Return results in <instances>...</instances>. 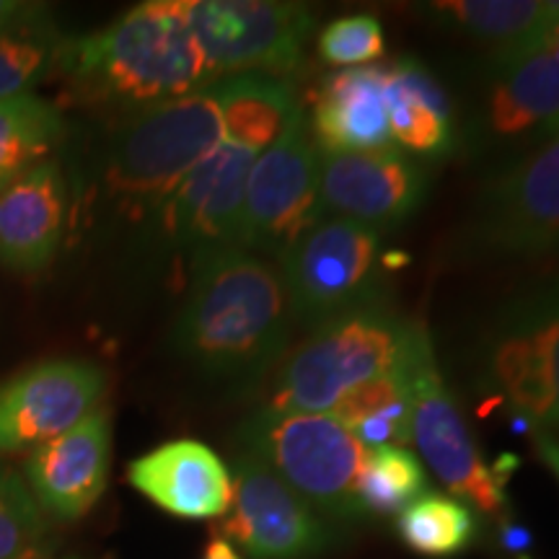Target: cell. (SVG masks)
<instances>
[{
	"mask_svg": "<svg viewBox=\"0 0 559 559\" xmlns=\"http://www.w3.org/2000/svg\"><path fill=\"white\" fill-rule=\"evenodd\" d=\"M485 381L531 428L559 430V280L500 313L485 340Z\"/></svg>",
	"mask_w": 559,
	"mask_h": 559,
	"instance_id": "30bf717a",
	"label": "cell"
},
{
	"mask_svg": "<svg viewBox=\"0 0 559 559\" xmlns=\"http://www.w3.org/2000/svg\"><path fill=\"white\" fill-rule=\"evenodd\" d=\"M277 264L293 324L313 330L381 300L383 234L353 221L321 218Z\"/></svg>",
	"mask_w": 559,
	"mask_h": 559,
	"instance_id": "8992f818",
	"label": "cell"
},
{
	"mask_svg": "<svg viewBox=\"0 0 559 559\" xmlns=\"http://www.w3.org/2000/svg\"><path fill=\"white\" fill-rule=\"evenodd\" d=\"M52 73L75 104L132 115L215 83L187 0H145L99 32L62 39Z\"/></svg>",
	"mask_w": 559,
	"mask_h": 559,
	"instance_id": "7a4b0ae2",
	"label": "cell"
},
{
	"mask_svg": "<svg viewBox=\"0 0 559 559\" xmlns=\"http://www.w3.org/2000/svg\"><path fill=\"white\" fill-rule=\"evenodd\" d=\"M50 16L47 5L41 3H26V0H0V32L16 29V26L32 24Z\"/></svg>",
	"mask_w": 559,
	"mask_h": 559,
	"instance_id": "4dcf8cb0",
	"label": "cell"
},
{
	"mask_svg": "<svg viewBox=\"0 0 559 559\" xmlns=\"http://www.w3.org/2000/svg\"><path fill=\"white\" fill-rule=\"evenodd\" d=\"M45 519L21 474L0 464V559H29Z\"/></svg>",
	"mask_w": 559,
	"mask_h": 559,
	"instance_id": "f1b7e54d",
	"label": "cell"
},
{
	"mask_svg": "<svg viewBox=\"0 0 559 559\" xmlns=\"http://www.w3.org/2000/svg\"><path fill=\"white\" fill-rule=\"evenodd\" d=\"M128 481L143 498L177 519H221L230 508V472L218 453L200 440L160 443L135 459Z\"/></svg>",
	"mask_w": 559,
	"mask_h": 559,
	"instance_id": "e0dca14e",
	"label": "cell"
},
{
	"mask_svg": "<svg viewBox=\"0 0 559 559\" xmlns=\"http://www.w3.org/2000/svg\"><path fill=\"white\" fill-rule=\"evenodd\" d=\"M428 489L423 464L415 453L402 445H379L368 449L362 459L355 498L362 519L368 515L402 513Z\"/></svg>",
	"mask_w": 559,
	"mask_h": 559,
	"instance_id": "4316f807",
	"label": "cell"
},
{
	"mask_svg": "<svg viewBox=\"0 0 559 559\" xmlns=\"http://www.w3.org/2000/svg\"><path fill=\"white\" fill-rule=\"evenodd\" d=\"M221 536L251 559H319L340 544L334 521L290 489L267 464L239 451Z\"/></svg>",
	"mask_w": 559,
	"mask_h": 559,
	"instance_id": "7c38bea8",
	"label": "cell"
},
{
	"mask_svg": "<svg viewBox=\"0 0 559 559\" xmlns=\"http://www.w3.org/2000/svg\"><path fill=\"white\" fill-rule=\"evenodd\" d=\"M236 443L330 521L362 519L355 485L368 449L340 419L260 407L239 425Z\"/></svg>",
	"mask_w": 559,
	"mask_h": 559,
	"instance_id": "5b68a950",
	"label": "cell"
},
{
	"mask_svg": "<svg viewBox=\"0 0 559 559\" xmlns=\"http://www.w3.org/2000/svg\"><path fill=\"white\" fill-rule=\"evenodd\" d=\"M311 135L321 153L376 151L391 145L383 68L332 73L313 102Z\"/></svg>",
	"mask_w": 559,
	"mask_h": 559,
	"instance_id": "ffe728a7",
	"label": "cell"
},
{
	"mask_svg": "<svg viewBox=\"0 0 559 559\" xmlns=\"http://www.w3.org/2000/svg\"><path fill=\"white\" fill-rule=\"evenodd\" d=\"M257 156L260 151L223 138L158 210L156 223L166 243L192 254L236 247L243 194Z\"/></svg>",
	"mask_w": 559,
	"mask_h": 559,
	"instance_id": "9a60e30c",
	"label": "cell"
},
{
	"mask_svg": "<svg viewBox=\"0 0 559 559\" xmlns=\"http://www.w3.org/2000/svg\"><path fill=\"white\" fill-rule=\"evenodd\" d=\"M187 19L215 81H283L300 66L317 32L311 5L285 0H187Z\"/></svg>",
	"mask_w": 559,
	"mask_h": 559,
	"instance_id": "ba28073f",
	"label": "cell"
},
{
	"mask_svg": "<svg viewBox=\"0 0 559 559\" xmlns=\"http://www.w3.org/2000/svg\"><path fill=\"white\" fill-rule=\"evenodd\" d=\"M428 9L487 41L495 58L547 45L559 32V3L549 0H443Z\"/></svg>",
	"mask_w": 559,
	"mask_h": 559,
	"instance_id": "7402d4cb",
	"label": "cell"
},
{
	"mask_svg": "<svg viewBox=\"0 0 559 559\" xmlns=\"http://www.w3.org/2000/svg\"><path fill=\"white\" fill-rule=\"evenodd\" d=\"M428 198V174L396 145L355 153H321L319 200L324 218L376 230L400 228Z\"/></svg>",
	"mask_w": 559,
	"mask_h": 559,
	"instance_id": "5bb4252c",
	"label": "cell"
},
{
	"mask_svg": "<svg viewBox=\"0 0 559 559\" xmlns=\"http://www.w3.org/2000/svg\"><path fill=\"white\" fill-rule=\"evenodd\" d=\"M111 417L99 407L26 459L24 481L37 506L60 521H79L107 489Z\"/></svg>",
	"mask_w": 559,
	"mask_h": 559,
	"instance_id": "2e32d148",
	"label": "cell"
},
{
	"mask_svg": "<svg viewBox=\"0 0 559 559\" xmlns=\"http://www.w3.org/2000/svg\"><path fill=\"white\" fill-rule=\"evenodd\" d=\"M321 151L309 115L296 107L280 135L257 156L236 234V247L280 262L293 243L324 218L319 200Z\"/></svg>",
	"mask_w": 559,
	"mask_h": 559,
	"instance_id": "52a82bcc",
	"label": "cell"
},
{
	"mask_svg": "<svg viewBox=\"0 0 559 559\" xmlns=\"http://www.w3.org/2000/svg\"><path fill=\"white\" fill-rule=\"evenodd\" d=\"M62 34L45 16L16 29L0 32V102L32 94V88L52 73Z\"/></svg>",
	"mask_w": 559,
	"mask_h": 559,
	"instance_id": "83f0119b",
	"label": "cell"
},
{
	"mask_svg": "<svg viewBox=\"0 0 559 559\" xmlns=\"http://www.w3.org/2000/svg\"><path fill=\"white\" fill-rule=\"evenodd\" d=\"M68 559H75V557H68Z\"/></svg>",
	"mask_w": 559,
	"mask_h": 559,
	"instance_id": "e575fe53",
	"label": "cell"
},
{
	"mask_svg": "<svg viewBox=\"0 0 559 559\" xmlns=\"http://www.w3.org/2000/svg\"><path fill=\"white\" fill-rule=\"evenodd\" d=\"M66 135L58 104L32 94L0 102V185L50 160Z\"/></svg>",
	"mask_w": 559,
	"mask_h": 559,
	"instance_id": "d4e9b609",
	"label": "cell"
},
{
	"mask_svg": "<svg viewBox=\"0 0 559 559\" xmlns=\"http://www.w3.org/2000/svg\"><path fill=\"white\" fill-rule=\"evenodd\" d=\"M417 324L376 300L313 326L277 368L262 407L326 415L353 389L402 373Z\"/></svg>",
	"mask_w": 559,
	"mask_h": 559,
	"instance_id": "3957f363",
	"label": "cell"
},
{
	"mask_svg": "<svg viewBox=\"0 0 559 559\" xmlns=\"http://www.w3.org/2000/svg\"><path fill=\"white\" fill-rule=\"evenodd\" d=\"M223 138L218 83L135 111L109 140L104 192L122 213L156 218L164 202Z\"/></svg>",
	"mask_w": 559,
	"mask_h": 559,
	"instance_id": "277c9868",
	"label": "cell"
},
{
	"mask_svg": "<svg viewBox=\"0 0 559 559\" xmlns=\"http://www.w3.org/2000/svg\"><path fill=\"white\" fill-rule=\"evenodd\" d=\"M326 415L340 419L366 449H404L412 443V402L404 370L353 389Z\"/></svg>",
	"mask_w": 559,
	"mask_h": 559,
	"instance_id": "cb8c5ba5",
	"label": "cell"
},
{
	"mask_svg": "<svg viewBox=\"0 0 559 559\" xmlns=\"http://www.w3.org/2000/svg\"><path fill=\"white\" fill-rule=\"evenodd\" d=\"M202 559H241V555L239 549L223 539V536H213V539L207 542L205 551H202Z\"/></svg>",
	"mask_w": 559,
	"mask_h": 559,
	"instance_id": "d6a6232c",
	"label": "cell"
},
{
	"mask_svg": "<svg viewBox=\"0 0 559 559\" xmlns=\"http://www.w3.org/2000/svg\"><path fill=\"white\" fill-rule=\"evenodd\" d=\"M469 241L502 257L559 254V130L489 181L472 213Z\"/></svg>",
	"mask_w": 559,
	"mask_h": 559,
	"instance_id": "8fae6325",
	"label": "cell"
},
{
	"mask_svg": "<svg viewBox=\"0 0 559 559\" xmlns=\"http://www.w3.org/2000/svg\"><path fill=\"white\" fill-rule=\"evenodd\" d=\"M319 55L332 66H362L383 55V26L370 13H353L326 24L319 34Z\"/></svg>",
	"mask_w": 559,
	"mask_h": 559,
	"instance_id": "f546056e",
	"label": "cell"
},
{
	"mask_svg": "<svg viewBox=\"0 0 559 559\" xmlns=\"http://www.w3.org/2000/svg\"><path fill=\"white\" fill-rule=\"evenodd\" d=\"M293 317L283 272L241 247L192 254L171 345L210 381L251 386L283 360Z\"/></svg>",
	"mask_w": 559,
	"mask_h": 559,
	"instance_id": "6da1fadb",
	"label": "cell"
},
{
	"mask_svg": "<svg viewBox=\"0 0 559 559\" xmlns=\"http://www.w3.org/2000/svg\"><path fill=\"white\" fill-rule=\"evenodd\" d=\"M531 438H534L536 456L542 459V464L555 474L559 481V432H551L547 428H531Z\"/></svg>",
	"mask_w": 559,
	"mask_h": 559,
	"instance_id": "1f68e13d",
	"label": "cell"
},
{
	"mask_svg": "<svg viewBox=\"0 0 559 559\" xmlns=\"http://www.w3.org/2000/svg\"><path fill=\"white\" fill-rule=\"evenodd\" d=\"M487 122L498 138L539 135L544 140L559 130V52L555 39L495 58Z\"/></svg>",
	"mask_w": 559,
	"mask_h": 559,
	"instance_id": "d6986e66",
	"label": "cell"
},
{
	"mask_svg": "<svg viewBox=\"0 0 559 559\" xmlns=\"http://www.w3.org/2000/svg\"><path fill=\"white\" fill-rule=\"evenodd\" d=\"M389 135L396 148L415 156H449L456 145L449 96L417 60L402 58L383 68Z\"/></svg>",
	"mask_w": 559,
	"mask_h": 559,
	"instance_id": "44dd1931",
	"label": "cell"
},
{
	"mask_svg": "<svg viewBox=\"0 0 559 559\" xmlns=\"http://www.w3.org/2000/svg\"><path fill=\"white\" fill-rule=\"evenodd\" d=\"M502 542H506V547L510 551H521L528 547V534L526 528H519V526H506L502 531Z\"/></svg>",
	"mask_w": 559,
	"mask_h": 559,
	"instance_id": "836d02e7",
	"label": "cell"
},
{
	"mask_svg": "<svg viewBox=\"0 0 559 559\" xmlns=\"http://www.w3.org/2000/svg\"><path fill=\"white\" fill-rule=\"evenodd\" d=\"M107 370L81 358L34 362L0 383V453L39 449L102 407Z\"/></svg>",
	"mask_w": 559,
	"mask_h": 559,
	"instance_id": "4fadbf2b",
	"label": "cell"
},
{
	"mask_svg": "<svg viewBox=\"0 0 559 559\" xmlns=\"http://www.w3.org/2000/svg\"><path fill=\"white\" fill-rule=\"evenodd\" d=\"M396 534L404 547L423 557H453L477 539L472 508L445 495H423L396 519Z\"/></svg>",
	"mask_w": 559,
	"mask_h": 559,
	"instance_id": "484cf974",
	"label": "cell"
},
{
	"mask_svg": "<svg viewBox=\"0 0 559 559\" xmlns=\"http://www.w3.org/2000/svg\"><path fill=\"white\" fill-rule=\"evenodd\" d=\"M404 379L412 402V443L451 495L487 515L508 506L506 477L481 459L469 425L438 370L430 334L419 321Z\"/></svg>",
	"mask_w": 559,
	"mask_h": 559,
	"instance_id": "9c48e42d",
	"label": "cell"
},
{
	"mask_svg": "<svg viewBox=\"0 0 559 559\" xmlns=\"http://www.w3.org/2000/svg\"><path fill=\"white\" fill-rule=\"evenodd\" d=\"M68 221V181L58 160L0 185V264L39 272L55 260Z\"/></svg>",
	"mask_w": 559,
	"mask_h": 559,
	"instance_id": "ac0fdd59",
	"label": "cell"
},
{
	"mask_svg": "<svg viewBox=\"0 0 559 559\" xmlns=\"http://www.w3.org/2000/svg\"><path fill=\"white\" fill-rule=\"evenodd\" d=\"M221 111L226 140L264 151L280 135L293 109L298 107L288 81L264 79V75H234L221 79Z\"/></svg>",
	"mask_w": 559,
	"mask_h": 559,
	"instance_id": "603a6c76",
	"label": "cell"
}]
</instances>
